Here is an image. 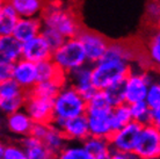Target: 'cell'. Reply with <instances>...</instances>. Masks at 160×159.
<instances>
[{"mask_svg": "<svg viewBox=\"0 0 160 159\" xmlns=\"http://www.w3.org/2000/svg\"><path fill=\"white\" fill-rule=\"evenodd\" d=\"M4 3H5V0H0V8H1V6L4 5Z\"/></svg>", "mask_w": 160, "mask_h": 159, "instance_id": "7bdbcfd3", "label": "cell"}, {"mask_svg": "<svg viewBox=\"0 0 160 159\" xmlns=\"http://www.w3.org/2000/svg\"><path fill=\"white\" fill-rule=\"evenodd\" d=\"M145 102L148 104L151 110L160 108V81L157 80L151 81L145 96Z\"/></svg>", "mask_w": 160, "mask_h": 159, "instance_id": "1f68e13d", "label": "cell"}, {"mask_svg": "<svg viewBox=\"0 0 160 159\" xmlns=\"http://www.w3.org/2000/svg\"><path fill=\"white\" fill-rule=\"evenodd\" d=\"M23 110L34 123H51L53 119V105L51 99L42 98L27 92L24 98Z\"/></svg>", "mask_w": 160, "mask_h": 159, "instance_id": "30bf717a", "label": "cell"}, {"mask_svg": "<svg viewBox=\"0 0 160 159\" xmlns=\"http://www.w3.org/2000/svg\"><path fill=\"white\" fill-rule=\"evenodd\" d=\"M43 28L40 16L35 18H20L15 24L12 35L21 43L32 40V37L40 35Z\"/></svg>", "mask_w": 160, "mask_h": 159, "instance_id": "9a60e30c", "label": "cell"}, {"mask_svg": "<svg viewBox=\"0 0 160 159\" xmlns=\"http://www.w3.org/2000/svg\"><path fill=\"white\" fill-rule=\"evenodd\" d=\"M135 159H140V158H138V157H136V156H135Z\"/></svg>", "mask_w": 160, "mask_h": 159, "instance_id": "ee69618b", "label": "cell"}, {"mask_svg": "<svg viewBox=\"0 0 160 159\" xmlns=\"http://www.w3.org/2000/svg\"><path fill=\"white\" fill-rule=\"evenodd\" d=\"M145 60L150 68L160 72V43L148 38L145 45Z\"/></svg>", "mask_w": 160, "mask_h": 159, "instance_id": "484cf974", "label": "cell"}, {"mask_svg": "<svg viewBox=\"0 0 160 159\" xmlns=\"http://www.w3.org/2000/svg\"><path fill=\"white\" fill-rule=\"evenodd\" d=\"M148 40L160 43V26L152 28V32H151V34L148 36Z\"/></svg>", "mask_w": 160, "mask_h": 159, "instance_id": "ab89813d", "label": "cell"}, {"mask_svg": "<svg viewBox=\"0 0 160 159\" xmlns=\"http://www.w3.org/2000/svg\"><path fill=\"white\" fill-rule=\"evenodd\" d=\"M82 146L92 159H108L112 147L108 138L88 136L82 141Z\"/></svg>", "mask_w": 160, "mask_h": 159, "instance_id": "ffe728a7", "label": "cell"}, {"mask_svg": "<svg viewBox=\"0 0 160 159\" xmlns=\"http://www.w3.org/2000/svg\"><path fill=\"white\" fill-rule=\"evenodd\" d=\"M4 150H5V144L0 141V159L2 158V156H4Z\"/></svg>", "mask_w": 160, "mask_h": 159, "instance_id": "60d3db41", "label": "cell"}, {"mask_svg": "<svg viewBox=\"0 0 160 159\" xmlns=\"http://www.w3.org/2000/svg\"><path fill=\"white\" fill-rule=\"evenodd\" d=\"M41 35L44 40L47 41V43L49 44V47L53 50H56L58 47H60L62 44L64 43V41L66 40L64 36L59 34L58 32H56L55 29H51V28H47L43 27L42 30H41Z\"/></svg>", "mask_w": 160, "mask_h": 159, "instance_id": "d6a6232c", "label": "cell"}, {"mask_svg": "<svg viewBox=\"0 0 160 159\" xmlns=\"http://www.w3.org/2000/svg\"><path fill=\"white\" fill-rule=\"evenodd\" d=\"M12 79L20 85L24 92H29L38 83L36 63L21 57L12 64Z\"/></svg>", "mask_w": 160, "mask_h": 159, "instance_id": "8fae6325", "label": "cell"}, {"mask_svg": "<svg viewBox=\"0 0 160 159\" xmlns=\"http://www.w3.org/2000/svg\"><path fill=\"white\" fill-rule=\"evenodd\" d=\"M20 144L26 151L27 159H49L52 156L42 141L32 135L22 137Z\"/></svg>", "mask_w": 160, "mask_h": 159, "instance_id": "7402d4cb", "label": "cell"}, {"mask_svg": "<svg viewBox=\"0 0 160 159\" xmlns=\"http://www.w3.org/2000/svg\"><path fill=\"white\" fill-rule=\"evenodd\" d=\"M48 124L49 123H34L29 135L34 136V137H36L38 139H42V137H43L45 131H47Z\"/></svg>", "mask_w": 160, "mask_h": 159, "instance_id": "d590c367", "label": "cell"}, {"mask_svg": "<svg viewBox=\"0 0 160 159\" xmlns=\"http://www.w3.org/2000/svg\"><path fill=\"white\" fill-rule=\"evenodd\" d=\"M40 19L43 27L55 29L65 38L77 37L82 29L79 16L73 9L66 8L58 1H48Z\"/></svg>", "mask_w": 160, "mask_h": 159, "instance_id": "6da1fadb", "label": "cell"}, {"mask_svg": "<svg viewBox=\"0 0 160 159\" xmlns=\"http://www.w3.org/2000/svg\"><path fill=\"white\" fill-rule=\"evenodd\" d=\"M82 45L88 64H94L103 57L110 41L100 33L82 28L77 35Z\"/></svg>", "mask_w": 160, "mask_h": 159, "instance_id": "52a82bcc", "label": "cell"}, {"mask_svg": "<svg viewBox=\"0 0 160 159\" xmlns=\"http://www.w3.org/2000/svg\"><path fill=\"white\" fill-rule=\"evenodd\" d=\"M108 159H135V155L133 153H127V152L112 150L110 153H109Z\"/></svg>", "mask_w": 160, "mask_h": 159, "instance_id": "74e56055", "label": "cell"}, {"mask_svg": "<svg viewBox=\"0 0 160 159\" xmlns=\"http://www.w3.org/2000/svg\"><path fill=\"white\" fill-rule=\"evenodd\" d=\"M20 18H35L43 12L49 0H6Z\"/></svg>", "mask_w": 160, "mask_h": 159, "instance_id": "d6986e66", "label": "cell"}, {"mask_svg": "<svg viewBox=\"0 0 160 159\" xmlns=\"http://www.w3.org/2000/svg\"><path fill=\"white\" fill-rule=\"evenodd\" d=\"M41 141L51 155H58V152L68 144V139L65 138L62 129L52 123L48 124L47 131Z\"/></svg>", "mask_w": 160, "mask_h": 159, "instance_id": "44dd1931", "label": "cell"}, {"mask_svg": "<svg viewBox=\"0 0 160 159\" xmlns=\"http://www.w3.org/2000/svg\"><path fill=\"white\" fill-rule=\"evenodd\" d=\"M112 106L86 107L85 115L87 117L89 136L109 138L112 135Z\"/></svg>", "mask_w": 160, "mask_h": 159, "instance_id": "8992f818", "label": "cell"}, {"mask_svg": "<svg viewBox=\"0 0 160 159\" xmlns=\"http://www.w3.org/2000/svg\"><path fill=\"white\" fill-rule=\"evenodd\" d=\"M106 58H116V59L125 60L128 63H132L138 60L139 52L135 45H131L124 42H110L107 48V51L103 55Z\"/></svg>", "mask_w": 160, "mask_h": 159, "instance_id": "ac0fdd59", "label": "cell"}, {"mask_svg": "<svg viewBox=\"0 0 160 159\" xmlns=\"http://www.w3.org/2000/svg\"><path fill=\"white\" fill-rule=\"evenodd\" d=\"M145 16L148 26L152 28L160 26V0H148Z\"/></svg>", "mask_w": 160, "mask_h": 159, "instance_id": "4dcf8cb0", "label": "cell"}, {"mask_svg": "<svg viewBox=\"0 0 160 159\" xmlns=\"http://www.w3.org/2000/svg\"><path fill=\"white\" fill-rule=\"evenodd\" d=\"M6 124H7V129L12 134H14L15 136H20L22 138L30 134L34 122L23 109H20L7 115Z\"/></svg>", "mask_w": 160, "mask_h": 159, "instance_id": "e0dca14e", "label": "cell"}, {"mask_svg": "<svg viewBox=\"0 0 160 159\" xmlns=\"http://www.w3.org/2000/svg\"><path fill=\"white\" fill-rule=\"evenodd\" d=\"M66 83L59 81V80H47V81H40L37 83L32 90H30V93H34L38 96L42 98H47V99L53 100V98L57 95V93L59 92V90Z\"/></svg>", "mask_w": 160, "mask_h": 159, "instance_id": "cb8c5ba5", "label": "cell"}, {"mask_svg": "<svg viewBox=\"0 0 160 159\" xmlns=\"http://www.w3.org/2000/svg\"><path fill=\"white\" fill-rule=\"evenodd\" d=\"M152 80V76L148 71L131 70L123 83L124 101L129 105L138 101H144L148 93V88Z\"/></svg>", "mask_w": 160, "mask_h": 159, "instance_id": "ba28073f", "label": "cell"}, {"mask_svg": "<svg viewBox=\"0 0 160 159\" xmlns=\"http://www.w3.org/2000/svg\"><path fill=\"white\" fill-rule=\"evenodd\" d=\"M132 121L131 111H130V105L123 102L117 105L112 109V130H117L120 128L124 127L125 124Z\"/></svg>", "mask_w": 160, "mask_h": 159, "instance_id": "d4e9b609", "label": "cell"}, {"mask_svg": "<svg viewBox=\"0 0 160 159\" xmlns=\"http://www.w3.org/2000/svg\"><path fill=\"white\" fill-rule=\"evenodd\" d=\"M1 159H4V158H1Z\"/></svg>", "mask_w": 160, "mask_h": 159, "instance_id": "f6af8a7d", "label": "cell"}, {"mask_svg": "<svg viewBox=\"0 0 160 159\" xmlns=\"http://www.w3.org/2000/svg\"><path fill=\"white\" fill-rule=\"evenodd\" d=\"M19 19L15 9L5 0L0 8V35H12Z\"/></svg>", "mask_w": 160, "mask_h": 159, "instance_id": "603a6c76", "label": "cell"}, {"mask_svg": "<svg viewBox=\"0 0 160 159\" xmlns=\"http://www.w3.org/2000/svg\"><path fill=\"white\" fill-rule=\"evenodd\" d=\"M133 155L140 159H160V130L152 123L142 126Z\"/></svg>", "mask_w": 160, "mask_h": 159, "instance_id": "5b68a950", "label": "cell"}, {"mask_svg": "<svg viewBox=\"0 0 160 159\" xmlns=\"http://www.w3.org/2000/svg\"><path fill=\"white\" fill-rule=\"evenodd\" d=\"M68 84L76 88L86 100L96 91L92 83V68L87 64L68 74Z\"/></svg>", "mask_w": 160, "mask_h": 159, "instance_id": "4fadbf2b", "label": "cell"}, {"mask_svg": "<svg viewBox=\"0 0 160 159\" xmlns=\"http://www.w3.org/2000/svg\"><path fill=\"white\" fill-rule=\"evenodd\" d=\"M59 128L68 142H82L89 136L87 117L85 114L65 120Z\"/></svg>", "mask_w": 160, "mask_h": 159, "instance_id": "5bb4252c", "label": "cell"}, {"mask_svg": "<svg viewBox=\"0 0 160 159\" xmlns=\"http://www.w3.org/2000/svg\"><path fill=\"white\" fill-rule=\"evenodd\" d=\"M51 60L66 74L88 64L84 48L78 37L66 38L60 47L52 51Z\"/></svg>", "mask_w": 160, "mask_h": 159, "instance_id": "277c9868", "label": "cell"}, {"mask_svg": "<svg viewBox=\"0 0 160 159\" xmlns=\"http://www.w3.org/2000/svg\"><path fill=\"white\" fill-rule=\"evenodd\" d=\"M4 159H27L26 151L20 143L5 144Z\"/></svg>", "mask_w": 160, "mask_h": 159, "instance_id": "e575fe53", "label": "cell"}, {"mask_svg": "<svg viewBox=\"0 0 160 159\" xmlns=\"http://www.w3.org/2000/svg\"><path fill=\"white\" fill-rule=\"evenodd\" d=\"M92 83L96 91H104L114 84L124 81L132 70L131 63L116 58L102 57L92 64Z\"/></svg>", "mask_w": 160, "mask_h": 159, "instance_id": "3957f363", "label": "cell"}, {"mask_svg": "<svg viewBox=\"0 0 160 159\" xmlns=\"http://www.w3.org/2000/svg\"><path fill=\"white\" fill-rule=\"evenodd\" d=\"M57 156L59 159H92L82 144H66Z\"/></svg>", "mask_w": 160, "mask_h": 159, "instance_id": "4316f807", "label": "cell"}, {"mask_svg": "<svg viewBox=\"0 0 160 159\" xmlns=\"http://www.w3.org/2000/svg\"><path fill=\"white\" fill-rule=\"evenodd\" d=\"M49 159H59V157L57 155H52V156H50V158Z\"/></svg>", "mask_w": 160, "mask_h": 159, "instance_id": "b9f144b4", "label": "cell"}, {"mask_svg": "<svg viewBox=\"0 0 160 159\" xmlns=\"http://www.w3.org/2000/svg\"><path fill=\"white\" fill-rule=\"evenodd\" d=\"M22 57V43L13 35H0V63L14 64Z\"/></svg>", "mask_w": 160, "mask_h": 159, "instance_id": "2e32d148", "label": "cell"}, {"mask_svg": "<svg viewBox=\"0 0 160 159\" xmlns=\"http://www.w3.org/2000/svg\"><path fill=\"white\" fill-rule=\"evenodd\" d=\"M24 98H13V99H0V111L7 116L16 110L23 109Z\"/></svg>", "mask_w": 160, "mask_h": 159, "instance_id": "836d02e7", "label": "cell"}, {"mask_svg": "<svg viewBox=\"0 0 160 159\" xmlns=\"http://www.w3.org/2000/svg\"><path fill=\"white\" fill-rule=\"evenodd\" d=\"M52 105L53 119L51 123L58 128L65 120L84 115L87 107L86 99L70 84H66L60 88L52 100Z\"/></svg>", "mask_w": 160, "mask_h": 159, "instance_id": "7a4b0ae2", "label": "cell"}, {"mask_svg": "<svg viewBox=\"0 0 160 159\" xmlns=\"http://www.w3.org/2000/svg\"><path fill=\"white\" fill-rule=\"evenodd\" d=\"M51 56L52 49L41 34L22 43V58L24 59H28L32 63H38L42 60L51 59Z\"/></svg>", "mask_w": 160, "mask_h": 159, "instance_id": "7c38bea8", "label": "cell"}, {"mask_svg": "<svg viewBox=\"0 0 160 159\" xmlns=\"http://www.w3.org/2000/svg\"><path fill=\"white\" fill-rule=\"evenodd\" d=\"M26 93L15 80H6L0 84V99H13V98H21L26 96Z\"/></svg>", "mask_w": 160, "mask_h": 159, "instance_id": "83f0119b", "label": "cell"}, {"mask_svg": "<svg viewBox=\"0 0 160 159\" xmlns=\"http://www.w3.org/2000/svg\"><path fill=\"white\" fill-rule=\"evenodd\" d=\"M150 123H152L154 127H157L160 130V108H157V109H152L151 110Z\"/></svg>", "mask_w": 160, "mask_h": 159, "instance_id": "f35d334b", "label": "cell"}, {"mask_svg": "<svg viewBox=\"0 0 160 159\" xmlns=\"http://www.w3.org/2000/svg\"><path fill=\"white\" fill-rule=\"evenodd\" d=\"M142 126L143 124L138 123L136 121H131L124 127L114 130L108 138L112 150L133 153L142 130Z\"/></svg>", "mask_w": 160, "mask_h": 159, "instance_id": "9c48e42d", "label": "cell"}, {"mask_svg": "<svg viewBox=\"0 0 160 159\" xmlns=\"http://www.w3.org/2000/svg\"><path fill=\"white\" fill-rule=\"evenodd\" d=\"M124 81H120L109 86L108 88L104 90V95L108 100L109 105L112 107H115L117 105H121L125 102L124 101Z\"/></svg>", "mask_w": 160, "mask_h": 159, "instance_id": "f546056e", "label": "cell"}, {"mask_svg": "<svg viewBox=\"0 0 160 159\" xmlns=\"http://www.w3.org/2000/svg\"><path fill=\"white\" fill-rule=\"evenodd\" d=\"M12 78V65L0 63V84Z\"/></svg>", "mask_w": 160, "mask_h": 159, "instance_id": "8d00e7d4", "label": "cell"}, {"mask_svg": "<svg viewBox=\"0 0 160 159\" xmlns=\"http://www.w3.org/2000/svg\"><path fill=\"white\" fill-rule=\"evenodd\" d=\"M130 111H131L132 121H136L140 124L150 123L151 109L148 106V104L145 102V100L130 105Z\"/></svg>", "mask_w": 160, "mask_h": 159, "instance_id": "f1b7e54d", "label": "cell"}]
</instances>
